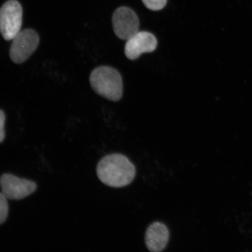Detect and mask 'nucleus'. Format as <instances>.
Segmentation results:
<instances>
[{"mask_svg": "<svg viewBox=\"0 0 252 252\" xmlns=\"http://www.w3.org/2000/svg\"><path fill=\"white\" fill-rule=\"evenodd\" d=\"M97 177L108 187L120 188L133 181L136 169L127 157L112 154L104 157L97 165Z\"/></svg>", "mask_w": 252, "mask_h": 252, "instance_id": "nucleus-1", "label": "nucleus"}, {"mask_svg": "<svg viewBox=\"0 0 252 252\" xmlns=\"http://www.w3.org/2000/svg\"><path fill=\"white\" fill-rule=\"evenodd\" d=\"M91 87L99 95L117 102L123 95V82L121 74L114 68L100 66L91 72L90 77Z\"/></svg>", "mask_w": 252, "mask_h": 252, "instance_id": "nucleus-2", "label": "nucleus"}, {"mask_svg": "<svg viewBox=\"0 0 252 252\" xmlns=\"http://www.w3.org/2000/svg\"><path fill=\"white\" fill-rule=\"evenodd\" d=\"M23 8L17 0H8L0 8V33L5 40H10L21 31Z\"/></svg>", "mask_w": 252, "mask_h": 252, "instance_id": "nucleus-3", "label": "nucleus"}, {"mask_svg": "<svg viewBox=\"0 0 252 252\" xmlns=\"http://www.w3.org/2000/svg\"><path fill=\"white\" fill-rule=\"evenodd\" d=\"M9 49V57L16 64L26 62L39 46V34L33 30L20 31L13 39Z\"/></svg>", "mask_w": 252, "mask_h": 252, "instance_id": "nucleus-4", "label": "nucleus"}, {"mask_svg": "<svg viewBox=\"0 0 252 252\" xmlns=\"http://www.w3.org/2000/svg\"><path fill=\"white\" fill-rule=\"evenodd\" d=\"M112 21L116 35L122 40H127L139 32V19L133 9L127 7L116 9Z\"/></svg>", "mask_w": 252, "mask_h": 252, "instance_id": "nucleus-5", "label": "nucleus"}, {"mask_svg": "<svg viewBox=\"0 0 252 252\" xmlns=\"http://www.w3.org/2000/svg\"><path fill=\"white\" fill-rule=\"evenodd\" d=\"M2 193L7 199L18 200L29 196L36 190L37 185L33 181L21 179L5 173L0 178Z\"/></svg>", "mask_w": 252, "mask_h": 252, "instance_id": "nucleus-6", "label": "nucleus"}, {"mask_svg": "<svg viewBox=\"0 0 252 252\" xmlns=\"http://www.w3.org/2000/svg\"><path fill=\"white\" fill-rule=\"evenodd\" d=\"M157 44V39L153 34L146 31L138 32L127 40L125 48L126 56L134 61L143 53L154 52Z\"/></svg>", "mask_w": 252, "mask_h": 252, "instance_id": "nucleus-7", "label": "nucleus"}, {"mask_svg": "<svg viewBox=\"0 0 252 252\" xmlns=\"http://www.w3.org/2000/svg\"><path fill=\"white\" fill-rule=\"evenodd\" d=\"M169 231L168 227L162 222H156L147 228L145 236L146 247L150 251H162L168 245Z\"/></svg>", "mask_w": 252, "mask_h": 252, "instance_id": "nucleus-8", "label": "nucleus"}, {"mask_svg": "<svg viewBox=\"0 0 252 252\" xmlns=\"http://www.w3.org/2000/svg\"><path fill=\"white\" fill-rule=\"evenodd\" d=\"M9 207L7 198L2 192H0V225L4 223L7 219Z\"/></svg>", "mask_w": 252, "mask_h": 252, "instance_id": "nucleus-9", "label": "nucleus"}, {"mask_svg": "<svg viewBox=\"0 0 252 252\" xmlns=\"http://www.w3.org/2000/svg\"><path fill=\"white\" fill-rule=\"evenodd\" d=\"M143 4L151 11H160L164 8L168 0H142Z\"/></svg>", "mask_w": 252, "mask_h": 252, "instance_id": "nucleus-10", "label": "nucleus"}, {"mask_svg": "<svg viewBox=\"0 0 252 252\" xmlns=\"http://www.w3.org/2000/svg\"><path fill=\"white\" fill-rule=\"evenodd\" d=\"M5 115L2 110H0V143L4 141L5 133Z\"/></svg>", "mask_w": 252, "mask_h": 252, "instance_id": "nucleus-11", "label": "nucleus"}]
</instances>
